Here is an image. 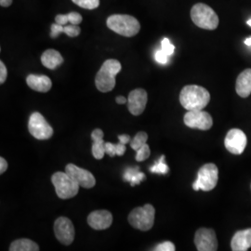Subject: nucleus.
<instances>
[{
	"label": "nucleus",
	"mask_w": 251,
	"mask_h": 251,
	"mask_svg": "<svg viewBox=\"0 0 251 251\" xmlns=\"http://www.w3.org/2000/svg\"><path fill=\"white\" fill-rule=\"evenodd\" d=\"M147 92L143 89H136L129 92L127 98V108L133 116H140L144 113L147 104Z\"/></svg>",
	"instance_id": "nucleus-14"
},
{
	"label": "nucleus",
	"mask_w": 251,
	"mask_h": 251,
	"mask_svg": "<svg viewBox=\"0 0 251 251\" xmlns=\"http://www.w3.org/2000/svg\"><path fill=\"white\" fill-rule=\"evenodd\" d=\"M10 251H38L39 247L36 243L27 239V238H22L17 239L10 244L9 247Z\"/></svg>",
	"instance_id": "nucleus-22"
},
{
	"label": "nucleus",
	"mask_w": 251,
	"mask_h": 251,
	"mask_svg": "<svg viewBox=\"0 0 251 251\" xmlns=\"http://www.w3.org/2000/svg\"><path fill=\"white\" fill-rule=\"evenodd\" d=\"M184 124L191 127L201 130H208L213 126V119L211 116L203 110L188 111L183 118Z\"/></svg>",
	"instance_id": "nucleus-10"
},
{
	"label": "nucleus",
	"mask_w": 251,
	"mask_h": 251,
	"mask_svg": "<svg viewBox=\"0 0 251 251\" xmlns=\"http://www.w3.org/2000/svg\"><path fill=\"white\" fill-rule=\"evenodd\" d=\"M51 182L54 185L57 196L62 199L75 198L79 191V184L66 172L58 171L51 177Z\"/></svg>",
	"instance_id": "nucleus-5"
},
{
	"label": "nucleus",
	"mask_w": 251,
	"mask_h": 251,
	"mask_svg": "<svg viewBox=\"0 0 251 251\" xmlns=\"http://www.w3.org/2000/svg\"><path fill=\"white\" fill-rule=\"evenodd\" d=\"M82 9H95L99 7L100 0H72Z\"/></svg>",
	"instance_id": "nucleus-27"
},
{
	"label": "nucleus",
	"mask_w": 251,
	"mask_h": 251,
	"mask_svg": "<svg viewBox=\"0 0 251 251\" xmlns=\"http://www.w3.org/2000/svg\"><path fill=\"white\" fill-rule=\"evenodd\" d=\"M245 44L249 47H251V37H248L246 40H245Z\"/></svg>",
	"instance_id": "nucleus-39"
},
{
	"label": "nucleus",
	"mask_w": 251,
	"mask_h": 251,
	"mask_svg": "<svg viewBox=\"0 0 251 251\" xmlns=\"http://www.w3.org/2000/svg\"><path fill=\"white\" fill-rule=\"evenodd\" d=\"M126 144L119 142V144H114L112 143H105V152L110 157H114L115 155L121 156L126 152Z\"/></svg>",
	"instance_id": "nucleus-24"
},
{
	"label": "nucleus",
	"mask_w": 251,
	"mask_h": 251,
	"mask_svg": "<svg viewBox=\"0 0 251 251\" xmlns=\"http://www.w3.org/2000/svg\"><path fill=\"white\" fill-rule=\"evenodd\" d=\"M80 27L78 25H62L55 23L50 27V37L56 38L61 33H64L70 37H75V36L80 35Z\"/></svg>",
	"instance_id": "nucleus-21"
},
{
	"label": "nucleus",
	"mask_w": 251,
	"mask_h": 251,
	"mask_svg": "<svg viewBox=\"0 0 251 251\" xmlns=\"http://www.w3.org/2000/svg\"><path fill=\"white\" fill-rule=\"evenodd\" d=\"M236 92L242 97L247 98L251 94V69H246L237 77Z\"/></svg>",
	"instance_id": "nucleus-19"
},
{
	"label": "nucleus",
	"mask_w": 251,
	"mask_h": 251,
	"mask_svg": "<svg viewBox=\"0 0 251 251\" xmlns=\"http://www.w3.org/2000/svg\"><path fill=\"white\" fill-rule=\"evenodd\" d=\"M103 131L100 128H96L92 131L91 138L92 144V154L94 158L100 160L103 158L105 152V142L103 141Z\"/></svg>",
	"instance_id": "nucleus-18"
},
{
	"label": "nucleus",
	"mask_w": 251,
	"mask_h": 251,
	"mask_svg": "<svg viewBox=\"0 0 251 251\" xmlns=\"http://www.w3.org/2000/svg\"><path fill=\"white\" fill-rule=\"evenodd\" d=\"M219 179V170L215 164L209 163L204 165L198 173V179L193 184L195 191L203 190L205 192L215 188Z\"/></svg>",
	"instance_id": "nucleus-7"
},
{
	"label": "nucleus",
	"mask_w": 251,
	"mask_h": 251,
	"mask_svg": "<svg viewBox=\"0 0 251 251\" xmlns=\"http://www.w3.org/2000/svg\"><path fill=\"white\" fill-rule=\"evenodd\" d=\"M247 24H248V25H250L251 27V19L247 22Z\"/></svg>",
	"instance_id": "nucleus-40"
},
{
	"label": "nucleus",
	"mask_w": 251,
	"mask_h": 251,
	"mask_svg": "<svg viewBox=\"0 0 251 251\" xmlns=\"http://www.w3.org/2000/svg\"><path fill=\"white\" fill-rule=\"evenodd\" d=\"M116 100L118 104H125L127 102V99H126L125 97H123V96H118L116 98Z\"/></svg>",
	"instance_id": "nucleus-38"
},
{
	"label": "nucleus",
	"mask_w": 251,
	"mask_h": 251,
	"mask_svg": "<svg viewBox=\"0 0 251 251\" xmlns=\"http://www.w3.org/2000/svg\"><path fill=\"white\" fill-rule=\"evenodd\" d=\"M8 169V162L3 157H0V174H3Z\"/></svg>",
	"instance_id": "nucleus-35"
},
{
	"label": "nucleus",
	"mask_w": 251,
	"mask_h": 251,
	"mask_svg": "<svg viewBox=\"0 0 251 251\" xmlns=\"http://www.w3.org/2000/svg\"><path fill=\"white\" fill-rule=\"evenodd\" d=\"M146 179L145 174L139 171V168L135 169H128L126 170L124 174V179L126 181H129L131 186H134L136 184H140L143 180Z\"/></svg>",
	"instance_id": "nucleus-23"
},
{
	"label": "nucleus",
	"mask_w": 251,
	"mask_h": 251,
	"mask_svg": "<svg viewBox=\"0 0 251 251\" xmlns=\"http://www.w3.org/2000/svg\"><path fill=\"white\" fill-rule=\"evenodd\" d=\"M113 223V215L108 210H95L88 216V224L94 230H105Z\"/></svg>",
	"instance_id": "nucleus-15"
},
{
	"label": "nucleus",
	"mask_w": 251,
	"mask_h": 251,
	"mask_svg": "<svg viewBox=\"0 0 251 251\" xmlns=\"http://www.w3.org/2000/svg\"><path fill=\"white\" fill-rule=\"evenodd\" d=\"M55 22L59 25H67L69 24V19H68V15H63V14H59L55 17Z\"/></svg>",
	"instance_id": "nucleus-34"
},
{
	"label": "nucleus",
	"mask_w": 251,
	"mask_h": 251,
	"mask_svg": "<svg viewBox=\"0 0 251 251\" xmlns=\"http://www.w3.org/2000/svg\"><path fill=\"white\" fill-rule=\"evenodd\" d=\"M30 134L37 140H49L53 135V128L40 113L35 112L31 115L28 122Z\"/></svg>",
	"instance_id": "nucleus-8"
},
{
	"label": "nucleus",
	"mask_w": 251,
	"mask_h": 251,
	"mask_svg": "<svg viewBox=\"0 0 251 251\" xmlns=\"http://www.w3.org/2000/svg\"><path fill=\"white\" fill-rule=\"evenodd\" d=\"M41 63L47 68L53 70L63 63V56L55 50H48L41 56Z\"/></svg>",
	"instance_id": "nucleus-20"
},
{
	"label": "nucleus",
	"mask_w": 251,
	"mask_h": 251,
	"mask_svg": "<svg viewBox=\"0 0 251 251\" xmlns=\"http://www.w3.org/2000/svg\"><path fill=\"white\" fill-rule=\"evenodd\" d=\"M148 140V135L146 132L141 131L138 132L137 134L135 135L134 138L130 141V147L134 150V151H138L142 146H144V144H146Z\"/></svg>",
	"instance_id": "nucleus-25"
},
{
	"label": "nucleus",
	"mask_w": 251,
	"mask_h": 251,
	"mask_svg": "<svg viewBox=\"0 0 251 251\" xmlns=\"http://www.w3.org/2000/svg\"><path fill=\"white\" fill-rule=\"evenodd\" d=\"M161 50H163L169 56H171L175 50V47L169 38H164L161 42Z\"/></svg>",
	"instance_id": "nucleus-29"
},
{
	"label": "nucleus",
	"mask_w": 251,
	"mask_h": 251,
	"mask_svg": "<svg viewBox=\"0 0 251 251\" xmlns=\"http://www.w3.org/2000/svg\"><path fill=\"white\" fill-rule=\"evenodd\" d=\"M195 244L199 251H216L218 250V240L212 229L200 228L195 235Z\"/></svg>",
	"instance_id": "nucleus-12"
},
{
	"label": "nucleus",
	"mask_w": 251,
	"mask_h": 251,
	"mask_svg": "<svg viewBox=\"0 0 251 251\" xmlns=\"http://www.w3.org/2000/svg\"><path fill=\"white\" fill-rule=\"evenodd\" d=\"M247 136L241 129L238 128L229 130L225 137V147L233 154H241L247 146Z\"/></svg>",
	"instance_id": "nucleus-11"
},
{
	"label": "nucleus",
	"mask_w": 251,
	"mask_h": 251,
	"mask_svg": "<svg viewBox=\"0 0 251 251\" xmlns=\"http://www.w3.org/2000/svg\"><path fill=\"white\" fill-rule=\"evenodd\" d=\"M54 234L59 242L69 246L75 239V227L72 222L66 217H60L54 223Z\"/></svg>",
	"instance_id": "nucleus-9"
},
{
	"label": "nucleus",
	"mask_w": 251,
	"mask_h": 251,
	"mask_svg": "<svg viewBox=\"0 0 251 251\" xmlns=\"http://www.w3.org/2000/svg\"><path fill=\"white\" fill-rule=\"evenodd\" d=\"M68 19H69V24L70 25H78L79 24L82 23V16L78 12H70L67 14Z\"/></svg>",
	"instance_id": "nucleus-32"
},
{
	"label": "nucleus",
	"mask_w": 251,
	"mask_h": 251,
	"mask_svg": "<svg viewBox=\"0 0 251 251\" xmlns=\"http://www.w3.org/2000/svg\"><path fill=\"white\" fill-rule=\"evenodd\" d=\"M231 248L233 251H247L251 248V228L234 233Z\"/></svg>",
	"instance_id": "nucleus-16"
},
{
	"label": "nucleus",
	"mask_w": 251,
	"mask_h": 251,
	"mask_svg": "<svg viewBox=\"0 0 251 251\" xmlns=\"http://www.w3.org/2000/svg\"><path fill=\"white\" fill-rule=\"evenodd\" d=\"M118 140H119V142H121V143H123V144H128V143H130V137L128 136V135L123 134V135H119L118 136Z\"/></svg>",
	"instance_id": "nucleus-36"
},
{
	"label": "nucleus",
	"mask_w": 251,
	"mask_h": 251,
	"mask_svg": "<svg viewBox=\"0 0 251 251\" xmlns=\"http://www.w3.org/2000/svg\"><path fill=\"white\" fill-rule=\"evenodd\" d=\"M108 28L120 36L131 37L140 32L141 25L137 19L126 14H114L107 19Z\"/></svg>",
	"instance_id": "nucleus-3"
},
{
	"label": "nucleus",
	"mask_w": 251,
	"mask_h": 251,
	"mask_svg": "<svg viewBox=\"0 0 251 251\" xmlns=\"http://www.w3.org/2000/svg\"><path fill=\"white\" fill-rule=\"evenodd\" d=\"M12 4V0H0V5L3 8H8Z\"/></svg>",
	"instance_id": "nucleus-37"
},
{
	"label": "nucleus",
	"mask_w": 251,
	"mask_h": 251,
	"mask_svg": "<svg viewBox=\"0 0 251 251\" xmlns=\"http://www.w3.org/2000/svg\"><path fill=\"white\" fill-rule=\"evenodd\" d=\"M191 18L197 26L206 30H215L219 25V17L209 6L203 3L196 4L191 9Z\"/></svg>",
	"instance_id": "nucleus-4"
},
{
	"label": "nucleus",
	"mask_w": 251,
	"mask_h": 251,
	"mask_svg": "<svg viewBox=\"0 0 251 251\" xmlns=\"http://www.w3.org/2000/svg\"><path fill=\"white\" fill-rule=\"evenodd\" d=\"M136 160L138 162H143L146 160L150 154H151V151H150V147L148 144H144V146H142L138 151H136Z\"/></svg>",
	"instance_id": "nucleus-28"
},
{
	"label": "nucleus",
	"mask_w": 251,
	"mask_h": 251,
	"mask_svg": "<svg viewBox=\"0 0 251 251\" xmlns=\"http://www.w3.org/2000/svg\"><path fill=\"white\" fill-rule=\"evenodd\" d=\"M8 76V71L3 62H0V84H3Z\"/></svg>",
	"instance_id": "nucleus-33"
},
{
	"label": "nucleus",
	"mask_w": 251,
	"mask_h": 251,
	"mask_svg": "<svg viewBox=\"0 0 251 251\" xmlns=\"http://www.w3.org/2000/svg\"><path fill=\"white\" fill-rule=\"evenodd\" d=\"M154 58L157 63H161V64H166L169 61V55L166 53L163 50H157L154 54Z\"/></svg>",
	"instance_id": "nucleus-31"
},
{
	"label": "nucleus",
	"mask_w": 251,
	"mask_h": 251,
	"mask_svg": "<svg viewBox=\"0 0 251 251\" xmlns=\"http://www.w3.org/2000/svg\"><path fill=\"white\" fill-rule=\"evenodd\" d=\"M121 63L115 59L105 61L95 77L96 88L100 92H109L116 87V76L121 71Z\"/></svg>",
	"instance_id": "nucleus-2"
},
{
	"label": "nucleus",
	"mask_w": 251,
	"mask_h": 251,
	"mask_svg": "<svg viewBox=\"0 0 251 251\" xmlns=\"http://www.w3.org/2000/svg\"><path fill=\"white\" fill-rule=\"evenodd\" d=\"M176 250L175 245L170 241H166V242L161 243L158 246H156V248L153 250L155 251H174Z\"/></svg>",
	"instance_id": "nucleus-30"
},
{
	"label": "nucleus",
	"mask_w": 251,
	"mask_h": 251,
	"mask_svg": "<svg viewBox=\"0 0 251 251\" xmlns=\"http://www.w3.org/2000/svg\"><path fill=\"white\" fill-rule=\"evenodd\" d=\"M210 100L207 90L198 85L185 86L179 94L180 104L188 111L203 110Z\"/></svg>",
	"instance_id": "nucleus-1"
},
{
	"label": "nucleus",
	"mask_w": 251,
	"mask_h": 251,
	"mask_svg": "<svg viewBox=\"0 0 251 251\" xmlns=\"http://www.w3.org/2000/svg\"><path fill=\"white\" fill-rule=\"evenodd\" d=\"M27 85L32 89L38 92H48L52 87V82L47 75H29L26 78Z\"/></svg>",
	"instance_id": "nucleus-17"
},
{
	"label": "nucleus",
	"mask_w": 251,
	"mask_h": 251,
	"mask_svg": "<svg viewBox=\"0 0 251 251\" xmlns=\"http://www.w3.org/2000/svg\"><path fill=\"white\" fill-rule=\"evenodd\" d=\"M170 171L168 165L165 163V155H162L159 161L155 163L152 168H150V171L152 173L157 174H167Z\"/></svg>",
	"instance_id": "nucleus-26"
},
{
	"label": "nucleus",
	"mask_w": 251,
	"mask_h": 251,
	"mask_svg": "<svg viewBox=\"0 0 251 251\" xmlns=\"http://www.w3.org/2000/svg\"><path fill=\"white\" fill-rule=\"evenodd\" d=\"M154 207L146 204L144 206L136 207L128 215V223L135 229L140 231H149L154 223Z\"/></svg>",
	"instance_id": "nucleus-6"
},
{
	"label": "nucleus",
	"mask_w": 251,
	"mask_h": 251,
	"mask_svg": "<svg viewBox=\"0 0 251 251\" xmlns=\"http://www.w3.org/2000/svg\"><path fill=\"white\" fill-rule=\"evenodd\" d=\"M65 172L70 175L75 180H76L78 184L84 188H93L96 184V179L91 172L81 169L74 164H68L65 167Z\"/></svg>",
	"instance_id": "nucleus-13"
}]
</instances>
